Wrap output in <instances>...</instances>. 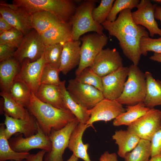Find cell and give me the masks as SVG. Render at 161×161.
Here are the masks:
<instances>
[{"label": "cell", "mask_w": 161, "mask_h": 161, "mask_svg": "<svg viewBox=\"0 0 161 161\" xmlns=\"http://www.w3.org/2000/svg\"><path fill=\"white\" fill-rule=\"evenodd\" d=\"M47 135L52 130L62 129L76 117L68 109H60L40 100L32 92L27 107Z\"/></svg>", "instance_id": "1"}, {"label": "cell", "mask_w": 161, "mask_h": 161, "mask_svg": "<svg viewBox=\"0 0 161 161\" xmlns=\"http://www.w3.org/2000/svg\"><path fill=\"white\" fill-rule=\"evenodd\" d=\"M11 8L18 10L29 17L37 12H50L64 23L69 22L77 6L72 0H14Z\"/></svg>", "instance_id": "2"}, {"label": "cell", "mask_w": 161, "mask_h": 161, "mask_svg": "<svg viewBox=\"0 0 161 161\" xmlns=\"http://www.w3.org/2000/svg\"><path fill=\"white\" fill-rule=\"evenodd\" d=\"M96 1L95 0H85L78 6L69 21L72 25L71 40H79L81 35L89 32L103 34V26L97 23L92 16V11Z\"/></svg>", "instance_id": "3"}, {"label": "cell", "mask_w": 161, "mask_h": 161, "mask_svg": "<svg viewBox=\"0 0 161 161\" xmlns=\"http://www.w3.org/2000/svg\"><path fill=\"white\" fill-rule=\"evenodd\" d=\"M128 78L122 94L116 100L121 104L127 106L143 102L146 92V83L145 73L137 66L133 64L129 67Z\"/></svg>", "instance_id": "4"}, {"label": "cell", "mask_w": 161, "mask_h": 161, "mask_svg": "<svg viewBox=\"0 0 161 161\" xmlns=\"http://www.w3.org/2000/svg\"><path fill=\"white\" fill-rule=\"evenodd\" d=\"M131 10L125 9L119 13L118 17L113 22L106 21L102 24L104 29L109 35L115 37L120 34H125L141 38L149 37V33L143 27L137 25L132 16Z\"/></svg>", "instance_id": "5"}, {"label": "cell", "mask_w": 161, "mask_h": 161, "mask_svg": "<svg viewBox=\"0 0 161 161\" xmlns=\"http://www.w3.org/2000/svg\"><path fill=\"white\" fill-rule=\"evenodd\" d=\"M80 39L82 43L80 61L75 72L76 76L90 66L98 54L107 44L108 38L104 33L100 34L95 32L84 35Z\"/></svg>", "instance_id": "6"}, {"label": "cell", "mask_w": 161, "mask_h": 161, "mask_svg": "<svg viewBox=\"0 0 161 161\" xmlns=\"http://www.w3.org/2000/svg\"><path fill=\"white\" fill-rule=\"evenodd\" d=\"M79 123L75 118L62 129L52 130L49 136L51 149L45 154L44 161H64L63 156L65 149L68 148L70 136Z\"/></svg>", "instance_id": "7"}, {"label": "cell", "mask_w": 161, "mask_h": 161, "mask_svg": "<svg viewBox=\"0 0 161 161\" xmlns=\"http://www.w3.org/2000/svg\"><path fill=\"white\" fill-rule=\"evenodd\" d=\"M66 89L77 103L88 110L104 98L102 92L92 86L81 83L75 78L69 80Z\"/></svg>", "instance_id": "8"}, {"label": "cell", "mask_w": 161, "mask_h": 161, "mask_svg": "<svg viewBox=\"0 0 161 161\" xmlns=\"http://www.w3.org/2000/svg\"><path fill=\"white\" fill-rule=\"evenodd\" d=\"M161 127V111L154 108L128 126L127 130L140 139L151 141Z\"/></svg>", "instance_id": "9"}, {"label": "cell", "mask_w": 161, "mask_h": 161, "mask_svg": "<svg viewBox=\"0 0 161 161\" xmlns=\"http://www.w3.org/2000/svg\"><path fill=\"white\" fill-rule=\"evenodd\" d=\"M45 47L40 35L32 29L24 35L15 51L14 58L21 64L25 59H29L31 62L35 61L42 56Z\"/></svg>", "instance_id": "10"}, {"label": "cell", "mask_w": 161, "mask_h": 161, "mask_svg": "<svg viewBox=\"0 0 161 161\" xmlns=\"http://www.w3.org/2000/svg\"><path fill=\"white\" fill-rule=\"evenodd\" d=\"M45 65L43 55L34 62H31L29 59H24L14 81L23 83L35 94L41 84V76Z\"/></svg>", "instance_id": "11"}, {"label": "cell", "mask_w": 161, "mask_h": 161, "mask_svg": "<svg viewBox=\"0 0 161 161\" xmlns=\"http://www.w3.org/2000/svg\"><path fill=\"white\" fill-rule=\"evenodd\" d=\"M37 131L34 135L26 137L20 134L10 139L9 144L13 150L23 152H28L33 149H40L47 153L50 151L52 144L49 136L44 133L37 122Z\"/></svg>", "instance_id": "12"}, {"label": "cell", "mask_w": 161, "mask_h": 161, "mask_svg": "<svg viewBox=\"0 0 161 161\" xmlns=\"http://www.w3.org/2000/svg\"><path fill=\"white\" fill-rule=\"evenodd\" d=\"M123 66V59L117 50L107 48L100 52L89 67L102 77Z\"/></svg>", "instance_id": "13"}, {"label": "cell", "mask_w": 161, "mask_h": 161, "mask_svg": "<svg viewBox=\"0 0 161 161\" xmlns=\"http://www.w3.org/2000/svg\"><path fill=\"white\" fill-rule=\"evenodd\" d=\"M157 6L156 4H153L150 0H141L137 7V10L131 13L135 23L146 28L151 37L156 35L161 37V29L159 28L154 16Z\"/></svg>", "instance_id": "14"}, {"label": "cell", "mask_w": 161, "mask_h": 161, "mask_svg": "<svg viewBox=\"0 0 161 161\" xmlns=\"http://www.w3.org/2000/svg\"><path fill=\"white\" fill-rule=\"evenodd\" d=\"M125 111L123 105L116 100L104 98L93 108L88 110L90 117L86 124L93 127L94 123L100 121L107 122L114 120Z\"/></svg>", "instance_id": "15"}, {"label": "cell", "mask_w": 161, "mask_h": 161, "mask_svg": "<svg viewBox=\"0 0 161 161\" xmlns=\"http://www.w3.org/2000/svg\"><path fill=\"white\" fill-rule=\"evenodd\" d=\"M129 67H123L102 77V93L105 98L116 100L123 92L128 77Z\"/></svg>", "instance_id": "16"}, {"label": "cell", "mask_w": 161, "mask_h": 161, "mask_svg": "<svg viewBox=\"0 0 161 161\" xmlns=\"http://www.w3.org/2000/svg\"><path fill=\"white\" fill-rule=\"evenodd\" d=\"M5 126L4 132L7 138L9 140L15 134L19 133L28 137L34 135L37 131V123L33 116L30 119H21L15 118L4 114Z\"/></svg>", "instance_id": "17"}, {"label": "cell", "mask_w": 161, "mask_h": 161, "mask_svg": "<svg viewBox=\"0 0 161 161\" xmlns=\"http://www.w3.org/2000/svg\"><path fill=\"white\" fill-rule=\"evenodd\" d=\"M81 41L72 40L64 44L59 69L66 75L72 69L78 66L80 61Z\"/></svg>", "instance_id": "18"}, {"label": "cell", "mask_w": 161, "mask_h": 161, "mask_svg": "<svg viewBox=\"0 0 161 161\" xmlns=\"http://www.w3.org/2000/svg\"><path fill=\"white\" fill-rule=\"evenodd\" d=\"M0 15L13 27L25 35L33 29L30 17L20 11L0 4Z\"/></svg>", "instance_id": "19"}, {"label": "cell", "mask_w": 161, "mask_h": 161, "mask_svg": "<svg viewBox=\"0 0 161 161\" xmlns=\"http://www.w3.org/2000/svg\"><path fill=\"white\" fill-rule=\"evenodd\" d=\"M89 127L86 124L79 123L71 134L68 147L73 154L84 161H92L88 153L89 144L84 143L82 140L84 132Z\"/></svg>", "instance_id": "20"}, {"label": "cell", "mask_w": 161, "mask_h": 161, "mask_svg": "<svg viewBox=\"0 0 161 161\" xmlns=\"http://www.w3.org/2000/svg\"><path fill=\"white\" fill-rule=\"evenodd\" d=\"M21 68L20 63L14 58L0 62V86L1 92L9 93Z\"/></svg>", "instance_id": "21"}, {"label": "cell", "mask_w": 161, "mask_h": 161, "mask_svg": "<svg viewBox=\"0 0 161 161\" xmlns=\"http://www.w3.org/2000/svg\"><path fill=\"white\" fill-rule=\"evenodd\" d=\"M71 23H63L53 27L40 35L45 47L53 44L64 43L71 40Z\"/></svg>", "instance_id": "22"}, {"label": "cell", "mask_w": 161, "mask_h": 161, "mask_svg": "<svg viewBox=\"0 0 161 161\" xmlns=\"http://www.w3.org/2000/svg\"><path fill=\"white\" fill-rule=\"evenodd\" d=\"M123 54L133 63L137 66L142 55L140 47V38L131 35L120 34L115 37Z\"/></svg>", "instance_id": "23"}, {"label": "cell", "mask_w": 161, "mask_h": 161, "mask_svg": "<svg viewBox=\"0 0 161 161\" xmlns=\"http://www.w3.org/2000/svg\"><path fill=\"white\" fill-rule=\"evenodd\" d=\"M35 95L43 102L58 109H66L64 106L59 86L41 84Z\"/></svg>", "instance_id": "24"}, {"label": "cell", "mask_w": 161, "mask_h": 161, "mask_svg": "<svg viewBox=\"0 0 161 161\" xmlns=\"http://www.w3.org/2000/svg\"><path fill=\"white\" fill-rule=\"evenodd\" d=\"M65 80L61 81L59 85L64 106L72 113L80 123L86 124L90 117L88 109L77 103L71 97L65 87Z\"/></svg>", "instance_id": "25"}, {"label": "cell", "mask_w": 161, "mask_h": 161, "mask_svg": "<svg viewBox=\"0 0 161 161\" xmlns=\"http://www.w3.org/2000/svg\"><path fill=\"white\" fill-rule=\"evenodd\" d=\"M112 137L118 146V155L123 158L127 153L136 146L140 139L128 130L122 129L115 131Z\"/></svg>", "instance_id": "26"}, {"label": "cell", "mask_w": 161, "mask_h": 161, "mask_svg": "<svg viewBox=\"0 0 161 161\" xmlns=\"http://www.w3.org/2000/svg\"><path fill=\"white\" fill-rule=\"evenodd\" d=\"M30 21L32 28L40 35L50 28L64 23L53 14L44 11L32 14L30 17Z\"/></svg>", "instance_id": "27"}, {"label": "cell", "mask_w": 161, "mask_h": 161, "mask_svg": "<svg viewBox=\"0 0 161 161\" xmlns=\"http://www.w3.org/2000/svg\"><path fill=\"white\" fill-rule=\"evenodd\" d=\"M145 75L146 92L143 103L146 107L152 109L161 105V80L154 79L150 72H145Z\"/></svg>", "instance_id": "28"}, {"label": "cell", "mask_w": 161, "mask_h": 161, "mask_svg": "<svg viewBox=\"0 0 161 161\" xmlns=\"http://www.w3.org/2000/svg\"><path fill=\"white\" fill-rule=\"evenodd\" d=\"M126 107V111L114 120V126H128L145 115L150 109L145 106L143 102L134 105L127 106Z\"/></svg>", "instance_id": "29"}, {"label": "cell", "mask_w": 161, "mask_h": 161, "mask_svg": "<svg viewBox=\"0 0 161 161\" xmlns=\"http://www.w3.org/2000/svg\"><path fill=\"white\" fill-rule=\"evenodd\" d=\"M3 99L2 109L4 114L15 118L27 119L32 115L25 107L16 102L9 93L1 92Z\"/></svg>", "instance_id": "30"}, {"label": "cell", "mask_w": 161, "mask_h": 161, "mask_svg": "<svg viewBox=\"0 0 161 161\" xmlns=\"http://www.w3.org/2000/svg\"><path fill=\"white\" fill-rule=\"evenodd\" d=\"M4 123L0 125V160H7L21 161L26 159L30 155L29 152H18L13 150L11 147L8 139L4 132Z\"/></svg>", "instance_id": "31"}, {"label": "cell", "mask_w": 161, "mask_h": 161, "mask_svg": "<svg viewBox=\"0 0 161 161\" xmlns=\"http://www.w3.org/2000/svg\"><path fill=\"white\" fill-rule=\"evenodd\" d=\"M151 155L150 141L140 139L136 146L127 153L125 161H149Z\"/></svg>", "instance_id": "32"}, {"label": "cell", "mask_w": 161, "mask_h": 161, "mask_svg": "<svg viewBox=\"0 0 161 161\" xmlns=\"http://www.w3.org/2000/svg\"><path fill=\"white\" fill-rule=\"evenodd\" d=\"M31 92V90L24 83L14 81L9 93L16 102L27 108L30 103Z\"/></svg>", "instance_id": "33"}, {"label": "cell", "mask_w": 161, "mask_h": 161, "mask_svg": "<svg viewBox=\"0 0 161 161\" xmlns=\"http://www.w3.org/2000/svg\"><path fill=\"white\" fill-rule=\"evenodd\" d=\"M64 44L57 43L45 47L43 54L45 64L59 68Z\"/></svg>", "instance_id": "34"}, {"label": "cell", "mask_w": 161, "mask_h": 161, "mask_svg": "<svg viewBox=\"0 0 161 161\" xmlns=\"http://www.w3.org/2000/svg\"><path fill=\"white\" fill-rule=\"evenodd\" d=\"M75 79L81 83L92 86L102 92V77L89 67L84 69L79 75H76Z\"/></svg>", "instance_id": "35"}, {"label": "cell", "mask_w": 161, "mask_h": 161, "mask_svg": "<svg viewBox=\"0 0 161 161\" xmlns=\"http://www.w3.org/2000/svg\"><path fill=\"white\" fill-rule=\"evenodd\" d=\"M114 0H101L100 4L95 7L92 11V16L95 21L99 24H101L106 21Z\"/></svg>", "instance_id": "36"}, {"label": "cell", "mask_w": 161, "mask_h": 161, "mask_svg": "<svg viewBox=\"0 0 161 161\" xmlns=\"http://www.w3.org/2000/svg\"><path fill=\"white\" fill-rule=\"evenodd\" d=\"M139 0H116L113 3L111 10L108 15L106 21L113 22L116 19L117 14L126 9L131 10L137 7Z\"/></svg>", "instance_id": "37"}, {"label": "cell", "mask_w": 161, "mask_h": 161, "mask_svg": "<svg viewBox=\"0 0 161 161\" xmlns=\"http://www.w3.org/2000/svg\"><path fill=\"white\" fill-rule=\"evenodd\" d=\"M24 36L21 32L13 27L0 34V44H6L17 49L19 47Z\"/></svg>", "instance_id": "38"}, {"label": "cell", "mask_w": 161, "mask_h": 161, "mask_svg": "<svg viewBox=\"0 0 161 161\" xmlns=\"http://www.w3.org/2000/svg\"><path fill=\"white\" fill-rule=\"evenodd\" d=\"M59 69L49 64H45L41 79V84L59 86L61 81L59 78Z\"/></svg>", "instance_id": "39"}, {"label": "cell", "mask_w": 161, "mask_h": 161, "mask_svg": "<svg viewBox=\"0 0 161 161\" xmlns=\"http://www.w3.org/2000/svg\"><path fill=\"white\" fill-rule=\"evenodd\" d=\"M140 47L141 55L145 56L149 51L161 53V37L158 38L142 37L140 40Z\"/></svg>", "instance_id": "40"}, {"label": "cell", "mask_w": 161, "mask_h": 161, "mask_svg": "<svg viewBox=\"0 0 161 161\" xmlns=\"http://www.w3.org/2000/svg\"><path fill=\"white\" fill-rule=\"evenodd\" d=\"M150 142L152 157L161 152V127L154 135Z\"/></svg>", "instance_id": "41"}, {"label": "cell", "mask_w": 161, "mask_h": 161, "mask_svg": "<svg viewBox=\"0 0 161 161\" xmlns=\"http://www.w3.org/2000/svg\"><path fill=\"white\" fill-rule=\"evenodd\" d=\"M15 49L6 44H0V62L13 58Z\"/></svg>", "instance_id": "42"}, {"label": "cell", "mask_w": 161, "mask_h": 161, "mask_svg": "<svg viewBox=\"0 0 161 161\" xmlns=\"http://www.w3.org/2000/svg\"><path fill=\"white\" fill-rule=\"evenodd\" d=\"M99 161H118L117 156L115 153H109L106 151L101 155Z\"/></svg>", "instance_id": "43"}, {"label": "cell", "mask_w": 161, "mask_h": 161, "mask_svg": "<svg viewBox=\"0 0 161 161\" xmlns=\"http://www.w3.org/2000/svg\"><path fill=\"white\" fill-rule=\"evenodd\" d=\"M47 152L41 150L35 154H30L26 159V161H43V159Z\"/></svg>", "instance_id": "44"}, {"label": "cell", "mask_w": 161, "mask_h": 161, "mask_svg": "<svg viewBox=\"0 0 161 161\" xmlns=\"http://www.w3.org/2000/svg\"><path fill=\"white\" fill-rule=\"evenodd\" d=\"M13 27L1 15L0 16V34L7 31Z\"/></svg>", "instance_id": "45"}, {"label": "cell", "mask_w": 161, "mask_h": 161, "mask_svg": "<svg viewBox=\"0 0 161 161\" xmlns=\"http://www.w3.org/2000/svg\"><path fill=\"white\" fill-rule=\"evenodd\" d=\"M154 16L155 19L160 21L161 25V7L160 6L157 5L156 7L154 12Z\"/></svg>", "instance_id": "46"}, {"label": "cell", "mask_w": 161, "mask_h": 161, "mask_svg": "<svg viewBox=\"0 0 161 161\" xmlns=\"http://www.w3.org/2000/svg\"><path fill=\"white\" fill-rule=\"evenodd\" d=\"M149 59L153 61L161 63V53H154L152 55L149 57Z\"/></svg>", "instance_id": "47"}, {"label": "cell", "mask_w": 161, "mask_h": 161, "mask_svg": "<svg viewBox=\"0 0 161 161\" xmlns=\"http://www.w3.org/2000/svg\"><path fill=\"white\" fill-rule=\"evenodd\" d=\"M151 157L149 161H161V152Z\"/></svg>", "instance_id": "48"}, {"label": "cell", "mask_w": 161, "mask_h": 161, "mask_svg": "<svg viewBox=\"0 0 161 161\" xmlns=\"http://www.w3.org/2000/svg\"><path fill=\"white\" fill-rule=\"evenodd\" d=\"M78 158L72 154L70 158L66 161H78Z\"/></svg>", "instance_id": "49"}, {"label": "cell", "mask_w": 161, "mask_h": 161, "mask_svg": "<svg viewBox=\"0 0 161 161\" xmlns=\"http://www.w3.org/2000/svg\"><path fill=\"white\" fill-rule=\"evenodd\" d=\"M152 1L157 3L161 4V0H154Z\"/></svg>", "instance_id": "50"}, {"label": "cell", "mask_w": 161, "mask_h": 161, "mask_svg": "<svg viewBox=\"0 0 161 161\" xmlns=\"http://www.w3.org/2000/svg\"><path fill=\"white\" fill-rule=\"evenodd\" d=\"M26 161H26H24V160H21V161Z\"/></svg>", "instance_id": "51"}, {"label": "cell", "mask_w": 161, "mask_h": 161, "mask_svg": "<svg viewBox=\"0 0 161 161\" xmlns=\"http://www.w3.org/2000/svg\"></svg>", "instance_id": "52"}]
</instances>
